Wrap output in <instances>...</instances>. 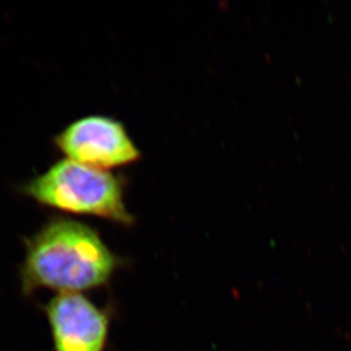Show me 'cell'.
Wrapping results in <instances>:
<instances>
[{
	"mask_svg": "<svg viewBox=\"0 0 351 351\" xmlns=\"http://www.w3.org/2000/svg\"><path fill=\"white\" fill-rule=\"evenodd\" d=\"M121 261L90 226L72 219H50L27 241L20 267L21 289L81 293L110 281Z\"/></svg>",
	"mask_w": 351,
	"mask_h": 351,
	"instance_id": "cell-1",
	"label": "cell"
},
{
	"mask_svg": "<svg viewBox=\"0 0 351 351\" xmlns=\"http://www.w3.org/2000/svg\"><path fill=\"white\" fill-rule=\"evenodd\" d=\"M24 191L38 202L64 212L93 215L132 226L122 183L113 174L64 159L27 183Z\"/></svg>",
	"mask_w": 351,
	"mask_h": 351,
	"instance_id": "cell-2",
	"label": "cell"
},
{
	"mask_svg": "<svg viewBox=\"0 0 351 351\" xmlns=\"http://www.w3.org/2000/svg\"><path fill=\"white\" fill-rule=\"evenodd\" d=\"M56 146L69 159L98 169L129 165L140 152L122 123L105 117L77 119L56 136Z\"/></svg>",
	"mask_w": 351,
	"mask_h": 351,
	"instance_id": "cell-3",
	"label": "cell"
},
{
	"mask_svg": "<svg viewBox=\"0 0 351 351\" xmlns=\"http://www.w3.org/2000/svg\"><path fill=\"white\" fill-rule=\"evenodd\" d=\"M45 314L53 337V351H105L110 315L82 293H60Z\"/></svg>",
	"mask_w": 351,
	"mask_h": 351,
	"instance_id": "cell-4",
	"label": "cell"
}]
</instances>
